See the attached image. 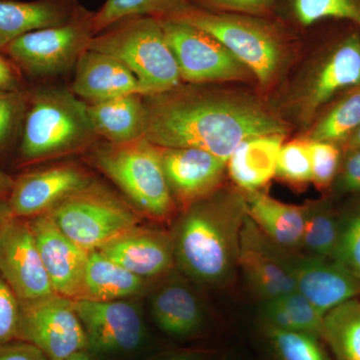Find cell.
<instances>
[{
	"mask_svg": "<svg viewBox=\"0 0 360 360\" xmlns=\"http://www.w3.org/2000/svg\"><path fill=\"white\" fill-rule=\"evenodd\" d=\"M86 106L70 89L47 86L37 90L26 115L20 146L22 158L32 162L91 148L98 137Z\"/></svg>",
	"mask_w": 360,
	"mask_h": 360,
	"instance_id": "277c9868",
	"label": "cell"
},
{
	"mask_svg": "<svg viewBox=\"0 0 360 360\" xmlns=\"http://www.w3.org/2000/svg\"><path fill=\"white\" fill-rule=\"evenodd\" d=\"M321 338L333 360H360L359 297L324 315Z\"/></svg>",
	"mask_w": 360,
	"mask_h": 360,
	"instance_id": "83f0119b",
	"label": "cell"
},
{
	"mask_svg": "<svg viewBox=\"0 0 360 360\" xmlns=\"http://www.w3.org/2000/svg\"><path fill=\"white\" fill-rule=\"evenodd\" d=\"M146 279L135 276L99 250L89 251L82 300L112 302L142 295Z\"/></svg>",
	"mask_w": 360,
	"mask_h": 360,
	"instance_id": "484cf974",
	"label": "cell"
},
{
	"mask_svg": "<svg viewBox=\"0 0 360 360\" xmlns=\"http://www.w3.org/2000/svg\"><path fill=\"white\" fill-rule=\"evenodd\" d=\"M143 101L148 141L160 148L202 149L225 162L246 139L286 132L284 122L248 97L179 85Z\"/></svg>",
	"mask_w": 360,
	"mask_h": 360,
	"instance_id": "6da1fadb",
	"label": "cell"
},
{
	"mask_svg": "<svg viewBox=\"0 0 360 360\" xmlns=\"http://www.w3.org/2000/svg\"><path fill=\"white\" fill-rule=\"evenodd\" d=\"M246 212L267 238L288 250H300L305 220V205H291L262 191L245 195Z\"/></svg>",
	"mask_w": 360,
	"mask_h": 360,
	"instance_id": "7402d4cb",
	"label": "cell"
},
{
	"mask_svg": "<svg viewBox=\"0 0 360 360\" xmlns=\"http://www.w3.org/2000/svg\"><path fill=\"white\" fill-rule=\"evenodd\" d=\"M20 304L18 340L32 343L49 360H65L89 350L84 326L72 300L54 295Z\"/></svg>",
	"mask_w": 360,
	"mask_h": 360,
	"instance_id": "9c48e42d",
	"label": "cell"
},
{
	"mask_svg": "<svg viewBox=\"0 0 360 360\" xmlns=\"http://www.w3.org/2000/svg\"><path fill=\"white\" fill-rule=\"evenodd\" d=\"M182 2L212 13L243 14L265 18L274 11L276 0H182Z\"/></svg>",
	"mask_w": 360,
	"mask_h": 360,
	"instance_id": "8d00e7d4",
	"label": "cell"
},
{
	"mask_svg": "<svg viewBox=\"0 0 360 360\" xmlns=\"http://www.w3.org/2000/svg\"><path fill=\"white\" fill-rule=\"evenodd\" d=\"M98 250L143 279L167 276L176 264L172 233L141 225Z\"/></svg>",
	"mask_w": 360,
	"mask_h": 360,
	"instance_id": "ac0fdd59",
	"label": "cell"
},
{
	"mask_svg": "<svg viewBox=\"0 0 360 360\" xmlns=\"http://www.w3.org/2000/svg\"><path fill=\"white\" fill-rule=\"evenodd\" d=\"M0 360H49L32 343L13 340L0 343Z\"/></svg>",
	"mask_w": 360,
	"mask_h": 360,
	"instance_id": "60d3db41",
	"label": "cell"
},
{
	"mask_svg": "<svg viewBox=\"0 0 360 360\" xmlns=\"http://www.w3.org/2000/svg\"><path fill=\"white\" fill-rule=\"evenodd\" d=\"M86 9L78 0H0V49L27 33L70 22Z\"/></svg>",
	"mask_w": 360,
	"mask_h": 360,
	"instance_id": "ffe728a7",
	"label": "cell"
},
{
	"mask_svg": "<svg viewBox=\"0 0 360 360\" xmlns=\"http://www.w3.org/2000/svg\"><path fill=\"white\" fill-rule=\"evenodd\" d=\"M276 175L292 184L311 181L309 141H295L284 144L277 161Z\"/></svg>",
	"mask_w": 360,
	"mask_h": 360,
	"instance_id": "e575fe53",
	"label": "cell"
},
{
	"mask_svg": "<svg viewBox=\"0 0 360 360\" xmlns=\"http://www.w3.org/2000/svg\"><path fill=\"white\" fill-rule=\"evenodd\" d=\"M210 354L201 350H188V352H177V354L167 355L158 360H208Z\"/></svg>",
	"mask_w": 360,
	"mask_h": 360,
	"instance_id": "7bdbcfd3",
	"label": "cell"
},
{
	"mask_svg": "<svg viewBox=\"0 0 360 360\" xmlns=\"http://www.w3.org/2000/svg\"><path fill=\"white\" fill-rule=\"evenodd\" d=\"M335 186L340 194L360 193V148L347 149Z\"/></svg>",
	"mask_w": 360,
	"mask_h": 360,
	"instance_id": "ab89813d",
	"label": "cell"
},
{
	"mask_svg": "<svg viewBox=\"0 0 360 360\" xmlns=\"http://www.w3.org/2000/svg\"><path fill=\"white\" fill-rule=\"evenodd\" d=\"M158 149L170 193L181 212L215 193L226 167L225 161L202 149Z\"/></svg>",
	"mask_w": 360,
	"mask_h": 360,
	"instance_id": "5bb4252c",
	"label": "cell"
},
{
	"mask_svg": "<svg viewBox=\"0 0 360 360\" xmlns=\"http://www.w3.org/2000/svg\"><path fill=\"white\" fill-rule=\"evenodd\" d=\"M20 316V300L0 276V343L18 340Z\"/></svg>",
	"mask_w": 360,
	"mask_h": 360,
	"instance_id": "74e56055",
	"label": "cell"
},
{
	"mask_svg": "<svg viewBox=\"0 0 360 360\" xmlns=\"http://www.w3.org/2000/svg\"><path fill=\"white\" fill-rule=\"evenodd\" d=\"M245 196L213 193L182 212L175 225V262L205 285H225L236 276Z\"/></svg>",
	"mask_w": 360,
	"mask_h": 360,
	"instance_id": "7a4b0ae2",
	"label": "cell"
},
{
	"mask_svg": "<svg viewBox=\"0 0 360 360\" xmlns=\"http://www.w3.org/2000/svg\"><path fill=\"white\" fill-rule=\"evenodd\" d=\"M288 6L293 20L303 27L333 20L350 23L360 33V0H288Z\"/></svg>",
	"mask_w": 360,
	"mask_h": 360,
	"instance_id": "1f68e13d",
	"label": "cell"
},
{
	"mask_svg": "<svg viewBox=\"0 0 360 360\" xmlns=\"http://www.w3.org/2000/svg\"><path fill=\"white\" fill-rule=\"evenodd\" d=\"M13 217H14L9 207L8 201L0 198V232Z\"/></svg>",
	"mask_w": 360,
	"mask_h": 360,
	"instance_id": "f6af8a7d",
	"label": "cell"
},
{
	"mask_svg": "<svg viewBox=\"0 0 360 360\" xmlns=\"http://www.w3.org/2000/svg\"><path fill=\"white\" fill-rule=\"evenodd\" d=\"M262 328L276 360H333L321 338L264 324Z\"/></svg>",
	"mask_w": 360,
	"mask_h": 360,
	"instance_id": "f546056e",
	"label": "cell"
},
{
	"mask_svg": "<svg viewBox=\"0 0 360 360\" xmlns=\"http://www.w3.org/2000/svg\"><path fill=\"white\" fill-rule=\"evenodd\" d=\"M46 213L65 236L87 252L101 250L142 221L141 213L129 201L96 179Z\"/></svg>",
	"mask_w": 360,
	"mask_h": 360,
	"instance_id": "52a82bcc",
	"label": "cell"
},
{
	"mask_svg": "<svg viewBox=\"0 0 360 360\" xmlns=\"http://www.w3.org/2000/svg\"><path fill=\"white\" fill-rule=\"evenodd\" d=\"M290 264L296 290L323 316L360 296V279L335 258L291 250Z\"/></svg>",
	"mask_w": 360,
	"mask_h": 360,
	"instance_id": "e0dca14e",
	"label": "cell"
},
{
	"mask_svg": "<svg viewBox=\"0 0 360 360\" xmlns=\"http://www.w3.org/2000/svg\"><path fill=\"white\" fill-rule=\"evenodd\" d=\"M89 49L112 56L137 77L151 94L179 86L181 75L160 18H124L92 37Z\"/></svg>",
	"mask_w": 360,
	"mask_h": 360,
	"instance_id": "5b68a950",
	"label": "cell"
},
{
	"mask_svg": "<svg viewBox=\"0 0 360 360\" xmlns=\"http://www.w3.org/2000/svg\"><path fill=\"white\" fill-rule=\"evenodd\" d=\"M27 220L54 293L82 300L89 252L65 236L47 213Z\"/></svg>",
	"mask_w": 360,
	"mask_h": 360,
	"instance_id": "2e32d148",
	"label": "cell"
},
{
	"mask_svg": "<svg viewBox=\"0 0 360 360\" xmlns=\"http://www.w3.org/2000/svg\"><path fill=\"white\" fill-rule=\"evenodd\" d=\"M262 324L283 330L307 333L321 338L323 315L300 291L264 300L260 309Z\"/></svg>",
	"mask_w": 360,
	"mask_h": 360,
	"instance_id": "4316f807",
	"label": "cell"
},
{
	"mask_svg": "<svg viewBox=\"0 0 360 360\" xmlns=\"http://www.w3.org/2000/svg\"><path fill=\"white\" fill-rule=\"evenodd\" d=\"M158 18L195 26L214 37L245 65L262 84L276 75L281 61V35L264 18L205 11L186 2Z\"/></svg>",
	"mask_w": 360,
	"mask_h": 360,
	"instance_id": "8992f818",
	"label": "cell"
},
{
	"mask_svg": "<svg viewBox=\"0 0 360 360\" xmlns=\"http://www.w3.org/2000/svg\"><path fill=\"white\" fill-rule=\"evenodd\" d=\"M151 311L158 328L174 338L195 335L205 323L200 300L181 281H170L158 288Z\"/></svg>",
	"mask_w": 360,
	"mask_h": 360,
	"instance_id": "d4e9b609",
	"label": "cell"
},
{
	"mask_svg": "<svg viewBox=\"0 0 360 360\" xmlns=\"http://www.w3.org/2000/svg\"><path fill=\"white\" fill-rule=\"evenodd\" d=\"M25 108L23 94L16 91H0V146L13 135L21 111Z\"/></svg>",
	"mask_w": 360,
	"mask_h": 360,
	"instance_id": "f35d334b",
	"label": "cell"
},
{
	"mask_svg": "<svg viewBox=\"0 0 360 360\" xmlns=\"http://www.w3.org/2000/svg\"><path fill=\"white\" fill-rule=\"evenodd\" d=\"M180 2L182 0H105L103 6L94 13V34H98L118 21L131 16L161 18Z\"/></svg>",
	"mask_w": 360,
	"mask_h": 360,
	"instance_id": "d6a6232c",
	"label": "cell"
},
{
	"mask_svg": "<svg viewBox=\"0 0 360 360\" xmlns=\"http://www.w3.org/2000/svg\"><path fill=\"white\" fill-rule=\"evenodd\" d=\"M86 108L92 129L104 141L124 143L146 134V106L139 94L87 104Z\"/></svg>",
	"mask_w": 360,
	"mask_h": 360,
	"instance_id": "cb8c5ba5",
	"label": "cell"
},
{
	"mask_svg": "<svg viewBox=\"0 0 360 360\" xmlns=\"http://www.w3.org/2000/svg\"><path fill=\"white\" fill-rule=\"evenodd\" d=\"M160 20L184 82L198 84L245 77L248 68L212 35L181 21Z\"/></svg>",
	"mask_w": 360,
	"mask_h": 360,
	"instance_id": "30bf717a",
	"label": "cell"
},
{
	"mask_svg": "<svg viewBox=\"0 0 360 360\" xmlns=\"http://www.w3.org/2000/svg\"><path fill=\"white\" fill-rule=\"evenodd\" d=\"M340 213L328 201H316L305 205L302 252L335 258L340 234Z\"/></svg>",
	"mask_w": 360,
	"mask_h": 360,
	"instance_id": "f1b7e54d",
	"label": "cell"
},
{
	"mask_svg": "<svg viewBox=\"0 0 360 360\" xmlns=\"http://www.w3.org/2000/svg\"><path fill=\"white\" fill-rule=\"evenodd\" d=\"M350 148H360V125L347 139V149Z\"/></svg>",
	"mask_w": 360,
	"mask_h": 360,
	"instance_id": "bcb514c9",
	"label": "cell"
},
{
	"mask_svg": "<svg viewBox=\"0 0 360 360\" xmlns=\"http://www.w3.org/2000/svg\"><path fill=\"white\" fill-rule=\"evenodd\" d=\"M340 215L335 259L360 279V203Z\"/></svg>",
	"mask_w": 360,
	"mask_h": 360,
	"instance_id": "836d02e7",
	"label": "cell"
},
{
	"mask_svg": "<svg viewBox=\"0 0 360 360\" xmlns=\"http://www.w3.org/2000/svg\"><path fill=\"white\" fill-rule=\"evenodd\" d=\"M94 179L87 170L75 163H58L14 180L7 201L14 217L32 219L49 212Z\"/></svg>",
	"mask_w": 360,
	"mask_h": 360,
	"instance_id": "9a60e30c",
	"label": "cell"
},
{
	"mask_svg": "<svg viewBox=\"0 0 360 360\" xmlns=\"http://www.w3.org/2000/svg\"><path fill=\"white\" fill-rule=\"evenodd\" d=\"M283 134L262 135L241 142L226 162L234 184L246 193L259 191L276 176Z\"/></svg>",
	"mask_w": 360,
	"mask_h": 360,
	"instance_id": "603a6c76",
	"label": "cell"
},
{
	"mask_svg": "<svg viewBox=\"0 0 360 360\" xmlns=\"http://www.w3.org/2000/svg\"><path fill=\"white\" fill-rule=\"evenodd\" d=\"M360 125V85L341 98L315 125L310 141H347Z\"/></svg>",
	"mask_w": 360,
	"mask_h": 360,
	"instance_id": "4dcf8cb0",
	"label": "cell"
},
{
	"mask_svg": "<svg viewBox=\"0 0 360 360\" xmlns=\"http://www.w3.org/2000/svg\"><path fill=\"white\" fill-rule=\"evenodd\" d=\"M84 326L89 352L94 354L129 352L143 341L144 323L139 309L125 300H72Z\"/></svg>",
	"mask_w": 360,
	"mask_h": 360,
	"instance_id": "4fadbf2b",
	"label": "cell"
},
{
	"mask_svg": "<svg viewBox=\"0 0 360 360\" xmlns=\"http://www.w3.org/2000/svg\"><path fill=\"white\" fill-rule=\"evenodd\" d=\"M90 151L92 165L122 191L141 217L156 222L169 221L174 217L177 206L158 146L141 137L124 143H96Z\"/></svg>",
	"mask_w": 360,
	"mask_h": 360,
	"instance_id": "3957f363",
	"label": "cell"
},
{
	"mask_svg": "<svg viewBox=\"0 0 360 360\" xmlns=\"http://www.w3.org/2000/svg\"><path fill=\"white\" fill-rule=\"evenodd\" d=\"M360 85V33H348L329 52L310 85L307 112L310 115L342 90Z\"/></svg>",
	"mask_w": 360,
	"mask_h": 360,
	"instance_id": "44dd1931",
	"label": "cell"
},
{
	"mask_svg": "<svg viewBox=\"0 0 360 360\" xmlns=\"http://www.w3.org/2000/svg\"><path fill=\"white\" fill-rule=\"evenodd\" d=\"M18 84L13 68L0 56V91H15Z\"/></svg>",
	"mask_w": 360,
	"mask_h": 360,
	"instance_id": "b9f144b4",
	"label": "cell"
},
{
	"mask_svg": "<svg viewBox=\"0 0 360 360\" xmlns=\"http://www.w3.org/2000/svg\"><path fill=\"white\" fill-rule=\"evenodd\" d=\"M0 276L20 303L56 295L27 219L13 217L0 232Z\"/></svg>",
	"mask_w": 360,
	"mask_h": 360,
	"instance_id": "8fae6325",
	"label": "cell"
},
{
	"mask_svg": "<svg viewBox=\"0 0 360 360\" xmlns=\"http://www.w3.org/2000/svg\"><path fill=\"white\" fill-rule=\"evenodd\" d=\"M14 184V180L0 169V198L8 200Z\"/></svg>",
	"mask_w": 360,
	"mask_h": 360,
	"instance_id": "ee69618b",
	"label": "cell"
},
{
	"mask_svg": "<svg viewBox=\"0 0 360 360\" xmlns=\"http://www.w3.org/2000/svg\"><path fill=\"white\" fill-rule=\"evenodd\" d=\"M65 360H94L92 355L90 354V352L89 350H84V352H77V354H75L71 355V356L68 357Z\"/></svg>",
	"mask_w": 360,
	"mask_h": 360,
	"instance_id": "7dc6e473",
	"label": "cell"
},
{
	"mask_svg": "<svg viewBox=\"0 0 360 360\" xmlns=\"http://www.w3.org/2000/svg\"><path fill=\"white\" fill-rule=\"evenodd\" d=\"M70 90L85 103L110 101L116 97L148 96L137 77L118 59L86 49L78 58Z\"/></svg>",
	"mask_w": 360,
	"mask_h": 360,
	"instance_id": "d6986e66",
	"label": "cell"
},
{
	"mask_svg": "<svg viewBox=\"0 0 360 360\" xmlns=\"http://www.w3.org/2000/svg\"><path fill=\"white\" fill-rule=\"evenodd\" d=\"M222 360H227V359H222Z\"/></svg>",
	"mask_w": 360,
	"mask_h": 360,
	"instance_id": "c3c4849f",
	"label": "cell"
},
{
	"mask_svg": "<svg viewBox=\"0 0 360 360\" xmlns=\"http://www.w3.org/2000/svg\"><path fill=\"white\" fill-rule=\"evenodd\" d=\"M94 11L89 9L65 25L22 35L4 51L30 75L51 77L75 68L94 37Z\"/></svg>",
	"mask_w": 360,
	"mask_h": 360,
	"instance_id": "ba28073f",
	"label": "cell"
},
{
	"mask_svg": "<svg viewBox=\"0 0 360 360\" xmlns=\"http://www.w3.org/2000/svg\"><path fill=\"white\" fill-rule=\"evenodd\" d=\"M290 251L272 243L246 215L239 240L238 267L250 290L264 302L296 290Z\"/></svg>",
	"mask_w": 360,
	"mask_h": 360,
	"instance_id": "7c38bea8",
	"label": "cell"
},
{
	"mask_svg": "<svg viewBox=\"0 0 360 360\" xmlns=\"http://www.w3.org/2000/svg\"><path fill=\"white\" fill-rule=\"evenodd\" d=\"M311 181L319 189L335 184L341 163L340 148L333 142L309 141Z\"/></svg>",
	"mask_w": 360,
	"mask_h": 360,
	"instance_id": "d590c367",
	"label": "cell"
}]
</instances>
